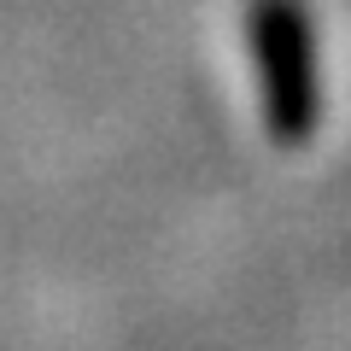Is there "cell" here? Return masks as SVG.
<instances>
[{
	"label": "cell",
	"instance_id": "cell-1",
	"mask_svg": "<svg viewBox=\"0 0 351 351\" xmlns=\"http://www.w3.org/2000/svg\"><path fill=\"white\" fill-rule=\"evenodd\" d=\"M246 47L263 88V123L281 147H304L322 123V64H316V24L304 0H252Z\"/></svg>",
	"mask_w": 351,
	"mask_h": 351
}]
</instances>
